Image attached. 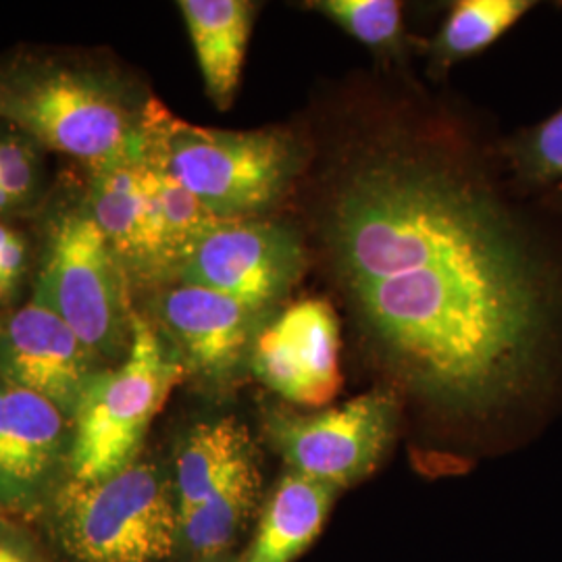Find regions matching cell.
<instances>
[{"instance_id":"1","label":"cell","mask_w":562,"mask_h":562,"mask_svg":"<svg viewBox=\"0 0 562 562\" xmlns=\"http://www.w3.org/2000/svg\"><path fill=\"white\" fill-rule=\"evenodd\" d=\"M315 232L364 338L427 396L487 406L540 369L561 322L557 273L450 144H355L327 171Z\"/></svg>"},{"instance_id":"2","label":"cell","mask_w":562,"mask_h":562,"mask_svg":"<svg viewBox=\"0 0 562 562\" xmlns=\"http://www.w3.org/2000/svg\"><path fill=\"white\" fill-rule=\"evenodd\" d=\"M144 159L169 171L222 222L248 220L280 201L301 171L288 134L223 132L176 120L153 102L142 120Z\"/></svg>"},{"instance_id":"3","label":"cell","mask_w":562,"mask_h":562,"mask_svg":"<svg viewBox=\"0 0 562 562\" xmlns=\"http://www.w3.org/2000/svg\"><path fill=\"white\" fill-rule=\"evenodd\" d=\"M183 375L153 323L134 315L132 344L117 369L97 373L74 415L76 482H101L134 464L148 425Z\"/></svg>"},{"instance_id":"4","label":"cell","mask_w":562,"mask_h":562,"mask_svg":"<svg viewBox=\"0 0 562 562\" xmlns=\"http://www.w3.org/2000/svg\"><path fill=\"white\" fill-rule=\"evenodd\" d=\"M0 117L97 171L144 157L142 121L134 120L113 86L86 71L21 76L0 90Z\"/></svg>"},{"instance_id":"5","label":"cell","mask_w":562,"mask_h":562,"mask_svg":"<svg viewBox=\"0 0 562 562\" xmlns=\"http://www.w3.org/2000/svg\"><path fill=\"white\" fill-rule=\"evenodd\" d=\"M57 522L80 562H162L178 542L180 508L159 471L134 462L101 482L67 483Z\"/></svg>"},{"instance_id":"6","label":"cell","mask_w":562,"mask_h":562,"mask_svg":"<svg viewBox=\"0 0 562 562\" xmlns=\"http://www.w3.org/2000/svg\"><path fill=\"white\" fill-rule=\"evenodd\" d=\"M34 301L59 315L97 357L132 344L121 259L90 215L60 222Z\"/></svg>"},{"instance_id":"7","label":"cell","mask_w":562,"mask_h":562,"mask_svg":"<svg viewBox=\"0 0 562 562\" xmlns=\"http://www.w3.org/2000/svg\"><path fill=\"white\" fill-rule=\"evenodd\" d=\"M396 415L392 394L371 392L313 415L278 413L267 429L292 473L344 490L380 467Z\"/></svg>"},{"instance_id":"8","label":"cell","mask_w":562,"mask_h":562,"mask_svg":"<svg viewBox=\"0 0 562 562\" xmlns=\"http://www.w3.org/2000/svg\"><path fill=\"white\" fill-rule=\"evenodd\" d=\"M306 265L301 238L278 223L222 222L178 267L181 283L267 311L296 285Z\"/></svg>"},{"instance_id":"9","label":"cell","mask_w":562,"mask_h":562,"mask_svg":"<svg viewBox=\"0 0 562 562\" xmlns=\"http://www.w3.org/2000/svg\"><path fill=\"white\" fill-rule=\"evenodd\" d=\"M252 364L281 398L317 408L340 392V325L323 299L290 304L255 338Z\"/></svg>"},{"instance_id":"10","label":"cell","mask_w":562,"mask_h":562,"mask_svg":"<svg viewBox=\"0 0 562 562\" xmlns=\"http://www.w3.org/2000/svg\"><path fill=\"white\" fill-rule=\"evenodd\" d=\"M97 355L76 331L41 302L25 304L0 325V378L76 415Z\"/></svg>"},{"instance_id":"11","label":"cell","mask_w":562,"mask_h":562,"mask_svg":"<svg viewBox=\"0 0 562 562\" xmlns=\"http://www.w3.org/2000/svg\"><path fill=\"white\" fill-rule=\"evenodd\" d=\"M159 313L188 361L211 375H223L240 362L261 315L222 292L190 283L171 288Z\"/></svg>"},{"instance_id":"12","label":"cell","mask_w":562,"mask_h":562,"mask_svg":"<svg viewBox=\"0 0 562 562\" xmlns=\"http://www.w3.org/2000/svg\"><path fill=\"white\" fill-rule=\"evenodd\" d=\"M60 442L59 408L0 378V501L30 494L57 461Z\"/></svg>"},{"instance_id":"13","label":"cell","mask_w":562,"mask_h":562,"mask_svg":"<svg viewBox=\"0 0 562 562\" xmlns=\"http://www.w3.org/2000/svg\"><path fill=\"white\" fill-rule=\"evenodd\" d=\"M180 9L206 92L225 111L240 83L255 4L246 0H183Z\"/></svg>"},{"instance_id":"14","label":"cell","mask_w":562,"mask_h":562,"mask_svg":"<svg viewBox=\"0 0 562 562\" xmlns=\"http://www.w3.org/2000/svg\"><path fill=\"white\" fill-rule=\"evenodd\" d=\"M340 490L288 471L265 508L246 562H292L322 533Z\"/></svg>"},{"instance_id":"15","label":"cell","mask_w":562,"mask_h":562,"mask_svg":"<svg viewBox=\"0 0 562 562\" xmlns=\"http://www.w3.org/2000/svg\"><path fill=\"white\" fill-rule=\"evenodd\" d=\"M246 427L234 417L199 423L181 443L176 461V494L181 513L209 498L246 462L255 461Z\"/></svg>"},{"instance_id":"16","label":"cell","mask_w":562,"mask_h":562,"mask_svg":"<svg viewBox=\"0 0 562 562\" xmlns=\"http://www.w3.org/2000/svg\"><path fill=\"white\" fill-rule=\"evenodd\" d=\"M90 217L121 261L150 267L144 227V157L97 171Z\"/></svg>"},{"instance_id":"17","label":"cell","mask_w":562,"mask_h":562,"mask_svg":"<svg viewBox=\"0 0 562 562\" xmlns=\"http://www.w3.org/2000/svg\"><path fill=\"white\" fill-rule=\"evenodd\" d=\"M261 494V473L255 461L246 462L209 498L180 515V529L194 552L213 557L238 536Z\"/></svg>"},{"instance_id":"18","label":"cell","mask_w":562,"mask_h":562,"mask_svg":"<svg viewBox=\"0 0 562 562\" xmlns=\"http://www.w3.org/2000/svg\"><path fill=\"white\" fill-rule=\"evenodd\" d=\"M533 9L531 0H461L443 21L431 42V60L450 67L477 55L498 41L522 15Z\"/></svg>"},{"instance_id":"19","label":"cell","mask_w":562,"mask_h":562,"mask_svg":"<svg viewBox=\"0 0 562 562\" xmlns=\"http://www.w3.org/2000/svg\"><path fill=\"white\" fill-rule=\"evenodd\" d=\"M153 171L157 196L161 204L162 236L167 265H173L176 271L190 250L215 229L222 220H217L188 188H183L169 171L159 165L144 159Z\"/></svg>"},{"instance_id":"20","label":"cell","mask_w":562,"mask_h":562,"mask_svg":"<svg viewBox=\"0 0 562 562\" xmlns=\"http://www.w3.org/2000/svg\"><path fill=\"white\" fill-rule=\"evenodd\" d=\"M306 7L380 55L402 53L404 21L402 4L396 0H317Z\"/></svg>"},{"instance_id":"21","label":"cell","mask_w":562,"mask_h":562,"mask_svg":"<svg viewBox=\"0 0 562 562\" xmlns=\"http://www.w3.org/2000/svg\"><path fill=\"white\" fill-rule=\"evenodd\" d=\"M513 162L525 180H562V109L515 144Z\"/></svg>"},{"instance_id":"22","label":"cell","mask_w":562,"mask_h":562,"mask_svg":"<svg viewBox=\"0 0 562 562\" xmlns=\"http://www.w3.org/2000/svg\"><path fill=\"white\" fill-rule=\"evenodd\" d=\"M34 180L32 155L18 140H0V188L18 202L27 196Z\"/></svg>"},{"instance_id":"23","label":"cell","mask_w":562,"mask_h":562,"mask_svg":"<svg viewBox=\"0 0 562 562\" xmlns=\"http://www.w3.org/2000/svg\"><path fill=\"white\" fill-rule=\"evenodd\" d=\"M25 265V244L18 234L0 244V296H7L20 281Z\"/></svg>"},{"instance_id":"24","label":"cell","mask_w":562,"mask_h":562,"mask_svg":"<svg viewBox=\"0 0 562 562\" xmlns=\"http://www.w3.org/2000/svg\"><path fill=\"white\" fill-rule=\"evenodd\" d=\"M0 562H34L23 550L11 543L0 542Z\"/></svg>"},{"instance_id":"25","label":"cell","mask_w":562,"mask_h":562,"mask_svg":"<svg viewBox=\"0 0 562 562\" xmlns=\"http://www.w3.org/2000/svg\"><path fill=\"white\" fill-rule=\"evenodd\" d=\"M9 234H11V229H7V227L0 225V244L9 238Z\"/></svg>"}]
</instances>
